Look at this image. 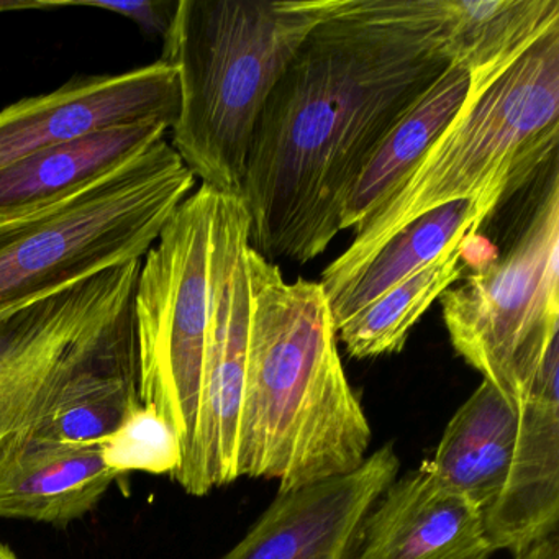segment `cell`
<instances>
[{
    "mask_svg": "<svg viewBox=\"0 0 559 559\" xmlns=\"http://www.w3.org/2000/svg\"><path fill=\"white\" fill-rule=\"evenodd\" d=\"M451 60L430 0H332L254 127L241 199L264 260H316L382 136Z\"/></svg>",
    "mask_w": 559,
    "mask_h": 559,
    "instance_id": "6da1fadb",
    "label": "cell"
},
{
    "mask_svg": "<svg viewBox=\"0 0 559 559\" xmlns=\"http://www.w3.org/2000/svg\"><path fill=\"white\" fill-rule=\"evenodd\" d=\"M250 332L238 435L240 477L277 492L352 473L372 431L338 349L329 299L316 281L287 283L248 247Z\"/></svg>",
    "mask_w": 559,
    "mask_h": 559,
    "instance_id": "7a4b0ae2",
    "label": "cell"
},
{
    "mask_svg": "<svg viewBox=\"0 0 559 559\" xmlns=\"http://www.w3.org/2000/svg\"><path fill=\"white\" fill-rule=\"evenodd\" d=\"M460 112L323 270L326 299L405 225L450 202L506 204L558 159L559 25L502 63L471 74Z\"/></svg>",
    "mask_w": 559,
    "mask_h": 559,
    "instance_id": "3957f363",
    "label": "cell"
},
{
    "mask_svg": "<svg viewBox=\"0 0 559 559\" xmlns=\"http://www.w3.org/2000/svg\"><path fill=\"white\" fill-rule=\"evenodd\" d=\"M332 0H179L159 61L175 68L171 148L202 185L241 195L267 97Z\"/></svg>",
    "mask_w": 559,
    "mask_h": 559,
    "instance_id": "277c9868",
    "label": "cell"
},
{
    "mask_svg": "<svg viewBox=\"0 0 559 559\" xmlns=\"http://www.w3.org/2000/svg\"><path fill=\"white\" fill-rule=\"evenodd\" d=\"M241 195L201 185L143 257L133 294L139 395L171 425L181 443L173 480L199 497L202 378L218 271Z\"/></svg>",
    "mask_w": 559,
    "mask_h": 559,
    "instance_id": "5b68a950",
    "label": "cell"
},
{
    "mask_svg": "<svg viewBox=\"0 0 559 559\" xmlns=\"http://www.w3.org/2000/svg\"><path fill=\"white\" fill-rule=\"evenodd\" d=\"M195 181L165 139L78 194L0 222V316L142 260Z\"/></svg>",
    "mask_w": 559,
    "mask_h": 559,
    "instance_id": "8992f818",
    "label": "cell"
},
{
    "mask_svg": "<svg viewBox=\"0 0 559 559\" xmlns=\"http://www.w3.org/2000/svg\"><path fill=\"white\" fill-rule=\"evenodd\" d=\"M538 185L509 248L440 297L457 355L515 405L559 340L558 159Z\"/></svg>",
    "mask_w": 559,
    "mask_h": 559,
    "instance_id": "52a82bcc",
    "label": "cell"
},
{
    "mask_svg": "<svg viewBox=\"0 0 559 559\" xmlns=\"http://www.w3.org/2000/svg\"><path fill=\"white\" fill-rule=\"evenodd\" d=\"M142 260L0 316V450L24 427L78 342L132 299Z\"/></svg>",
    "mask_w": 559,
    "mask_h": 559,
    "instance_id": "ba28073f",
    "label": "cell"
},
{
    "mask_svg": "<svg viewBox=\"0 0 559 559\" xmlns=\"http://www.w3.org/2000/svg\"><path fill=\"white\" fill-rule=\"evenodd\" d=\"M399 469L385 443L352 473L277 492L222 559H356L366 520Z\"/></svg>",
    "mask_w": 559,
    "mask_h": 559,
    "instance_id": "9c48e42d",
    "label": "cell"
},
{
    "mask_svg": "<svg viewBox=\"0 0 559 559\" xmlns=\"http://www.w3.org/2000/svg\"><path fill=\"white\" fill-rule=\"evenodd\" d=\"M140 404L132 297L78 342L53 384L12 438L100 444Z\"/></svg>",
    "mask_w": 559,
    "mask_h": 559,
    "instance_id": "30bf717a",
    "label": "cell"
},
{
    "mask_svg": "<svg viewBox=\"0 0 559 559\" xmlns=\"http://www.w3.org/2000/svg\"><path fill=\"white\" fill-rule=\"evenodd\" d=\"M178 114V73L163 61L122 74L74 78L0 112V169L107 127L158 120L171 130Z\"/></svg>",
    "mask_w": 559,
    "mask_h": 559,
    "instance_id": "8fae6325",
    "label": "cell"
},
{
    "mask_svg": "<svg viewBox=\"0 0 559 559\" xmlns=\"http://www.w3.org/2000/svg\"><path fill=\"white\" fill-rule=\"evenodd\" d=\"M250 211L235 224L218 271L205 349L199 427V497L238 479V435L250 332Z\"/></svg>",
    "mask_w": 559,
    "mask_h": 559,
    "instance_id": "7c38bea8",
    "label": "cell"
},
{
    "mask_svg": "<svg viewBox=\"0 0 559 559\" xmlns=\"http://www.w3.org/2000/svg\"><path fill=\"white\" fill-rule=\"evenodd\" d=\"M559 340L551 343L519 407L509 476L484 513L493 551L516 555L558 532Z\"/></svg>",
    "mask_w": 559,
    "mask_h": 559,
    "instance_id": "4fadbf2b",
    "label": "cell"
},
{
    "mask_svg": "<svg viewBox=\"0 0 559 559\" xmlns=\"http://www.w3.org/2000/svg\"><path fill=\"white\" fill-rule=\"evenodd\" d=\"M492 552L483 510L424 461L379 497L356 559H489Z\"/></svg>",
    "mask_w": 559,
    "mask_h": 559,
    "instance_id": "5bb4252c",
    "label": "cell"
},
{
    "mask_svg": "<svg viewBox=\"0 0 559 559\" xmlns=\"http://www.w3.org/2000/svg\"><path fill=\"white\" fill-rule=\"evenodd\" d=\"M119 477L100 444L11 438L0 450V519L64 528L93 512Z\"/></svg>",
    "mask_w": 559,
    "mask_h": 559,
    "instance_id": "9a60e30c",
    "label": "cell"
},
{
    "mask_svg": "<svg viewBox=\"0 0 559 559\" xmlns=\"http://www.w3.org/2000/svg\"><path fill=\"white\" fill-rule=\"evenodd\" d=\"M158 120L107 127L0 169V222L58 204L112 175L166 139Z\"/></svg>",
    "mask_w": 559,
    "mask_h": 559,
    "instance_id": "2e32d148",
    "label": "cell"
},
{
    "mask_svg": "<svg viewBox=\"0 0 559 559\" xmlns=\"http://www.w3.org/2000/svg\"><path fill=\"white\" fill-rule=\"evenodd\" d=\"M519 407L483 381L448 421L435 456L425 461L438 479L484 513L499 499L509 476Z\"/></svg>",
    "mask_w": 559,
    "mask_h": 559,
    "instance_id": "e0dca14e",
    "label": "cell"
},
{
    "mask_svg": "<svg viewBox=\"0 0 559 559\" xmlns=\"http://www.w3.org/2000/svg\"><path fill=\"white\" fill-rule=\"evenodd\" d=\"M471 71L451 63L424 96L392 126L349 189L340 228L355 230L397 186L456 117L471 90Z\"/></svg>",
    "mask_w": 559,
    "mask_h": 559,
    "instance_id": "ac0fdd59",
    "label": "cell"
},
{
    "mask_svg": "<svg viewBox=\"0 0 559 559\" xmlns=\"http://www.w3.org/2000/svg\"><path fill=\"white\" fill-rule=\"evenodd\" d=\"M496 211V205L480 199L450 202L392 235L338 293L329 297L336 332L359 310L430 264L454 240L479 234Z\"/></svg>",
    "mask_w": 559,
    "mask_h": 559,
    "instance_id": "d6986e66",
    "label": "cell"
},
{
    "mask_svg": "<svg viewBox=\"0 0 559 559\" xmlns=\"http://www.w3.org/2000/svg\"><path fill=\"white\" fill-rule=\"evenodd\" d=\"M451 63L473 73L519 53L559 25V0H430Z\"/></svg>",
    "mask_w": 559,
    "mask_h": 559,
    "instance_id": "ffe728a7",
    "label": "cell"
},
{
    "mask_svg": "<svg viewBox=\"0 0 559 559\" xmlns=\"http://www.w3.org/2000/svg\"><path fill=\"white\" fill-rule=\"evenodd\" d=\"M467 238V237H466ZM454 240L430 264L382 294L338 329V342L355 359L378 358L402 352L412 329L444 290L463 280V245Z\"/></svg>",
    "mask_w": 559,
    "mask_h": 559,
    "instance_id": "44dd1931",
    "label": "cell"
},
{
    "mask_svg": "<svg viewBox=\"0 0 559 559\" xmlns=\"http://www.w3.org/2000/svg\"><path fill=\"white\" fill-rule=\"evenodd\" d=\"M104 463L117 473L143 471L173 474L181 466V443L171 425L155 407L140 404L122 425L100 443Z\"/></svg>",
    "mask_w": 559,
    "mask_h": 559,
    "instance_id": "7402d4cb",
    "label": "cell"
},
{
    "mask_svg": "<svg viewBox=\"0 0 559 559\" xmlns=\"http://www.w3.org/2000/svg\"><path fill=\"white\" fill-rule=\"evenodd\" d=\"M51 5L53 9L86 8L112 12L139 25L148 37H162L165 40L175 22L179 0H51Z\"/></svg>",
    "mask_w": 559,
    "mask_h": 559,
    "instance_id": "603a6c76",
    "label": "cell"
},
{
    "mask_svg": "<svg viewBox=\"0 0 559 559\" xmlns=\"http://www.w3.org/2000/svg\"><path fill=\"white\" fill-rule=\"evenodd\" d=\"M513 559H559V532L513 555Z\"/></svg>",
    "mask_w": 559,
    "mask_h": 559,
    "instance_id": "cb8c5ba5",
    "label": "cell"
},
{
    "mask_svg": "<svg viewBox=\"0 0 559 559\" xmlns=\"http://www.w3.org/2000/svg\"><path fill=\"white\" fill-rule=\"evenodd\" d=\"M51 0H0V14L22 11H50Z\"/></svg>",
    "mask_w": 559,
    "mask_h": 559,
    "instance_id": "d4e9b609",
    "label": "cell"
},
{
    "mask_svg": "<svg viewBox=\"0 0 559 559\" xmlns=\"http://www.w3.org/2000/svg\"><path fill=\"white\" fill-rule=\"evenodd\" d=\"M0 559H21L8 545L0 543Z\"/></svg>",
    "mask_w": 559,
    "mask_h": 559,
    "instance_id": "484cf974",
    "label": "cell"
}]
</instances>
